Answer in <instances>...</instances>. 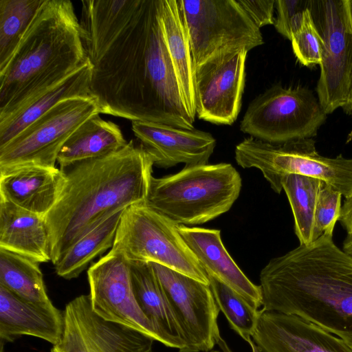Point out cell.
Segmentation results:
<instances>
[{"mask_svg":"<svg viewBox=\"0 0 352 352\" xmlns=\"http://www.w3.org/2000/svg\"><path fill=\"white\" fill-rule=\"evenodd\" d=\"M162 1H81L90 96L100 113L192 130L165 41Z\"/></svg>","mask_w":352,"mask_h":352,"instance_id":"cell-1","label":"cell"},{"mask_svg":"<svg viewBox=\"0 0 352 352\" xmlns=\"http://www.w3.org/2000/svg\"><path fill=\"white\" fill-rule=\"evenodd\" d=\"M153 166L151 154L131 140L118 151L63 169L60 195L45 217L53 265L107 218L144 204Z\"/></svg>","mask_w":352,"mask_h":352,"instance_id":"cell-2","label":"cell"},{"mask_svg":"<svg viewBox=\"0 0 352 352\" xmlns=\"http://www.w3.org/2000/svg\"><path fill=\"white\" fill-rule=\"evenodd\" d=\"M263 309L309 321L352 344V256L322 235L260 273Z\"/></svg>","mask_w":352,"mask_h":352,"instance_id":"cell-3","label":"cell"},{"mask_svg":"<svg viewBox=\"0 0 352 352\" xmlns=\"http://www.w3.org/2000/svg\"><path fill=\"white\" fill-rule=\"evenodd\" d=\"M86 56L69 0H44L0 71V122L81 67Z\"/></svg>","mask_w":352,"mask_h":352,"instance_id":"cell-4","label":"cell"},{"mask_svg":"<svg viewBox=\"0 0 352 352\" xmlns=\"http://www.w3.org/2000/svg\"><path fill=\"white\" fill-rule=\"evenodd\" d=\"M241 188V176L230 164L184 166L153 176L144 204L177 225H199L228 212Z\"/></svg>","mask_w":352,"mask_h":352,"instance_id":"cell-5","label":"cell"},{"mask_svg":"<svg viewBox=\"0 0 352 352\" xmlns=\"http://www.w3.org/2000/svg\"><path fill=\"white\" fill-rule=\"evenodd\" d=\"M234 153L238 165L258 169L276 193L283 190L286 176L299 175L327 183L345 198L352 195V159L320 155L312 138L271 144L250 137L236 145Z\"/></svg>","mask_w":352,"mask_h":352,"instance_id":"cell-6","label":"cell"},{"mask_svg":"<svg viewBox=\"0 0 352 352\" xmlns=\"http://www.w3.org/2000/svg\"><path fill=\"white\" fill-rule=\"evenodd\" d=\"M110 251L129 263H157L210 285L177 225L144 204L124 209Z\"/></svg>","mask_w":352,"mask_h":352,"instance_id":"cell-7","label":"cell"},{"mask_svg":"<svg viewBox=\"0 0 352 352\" xmlns=\"http://www.w3.org/2000/svg\"><path fill=\"white\" fill-rule=\"evenodd\" d=\"M194 70L206 62L263 44L261 30L237 0H177Z\"/></svg>","mask_w":352,"mask_h":352,"instance_id":"cell-8","label":"cell"},{"mask_svg":"<svg viewBox=\"0 0 352 352\" xmlns=\"http://www.w3.org/2000/svg\"><path fill=\"white\" fill-rule=\"evenodd\" d=\"M326 118L311 90L275 85L250 103L240 130L265 142L283 144L316 136Z\"/></svg>","mask_w":352,"mask_h":352,"instance_id":"cell-9","label":"cell"},{"mask_svg":"<svg viewBox=\"0 0 352 352\" xmlns=\"http://www.w3.org/2000/svg\"><path fill=\"white\" fill-rule=\"evenodd\" d=\"M309 9L322 39L316 91L327 115L342 107L352 91V22L347 0H311Z\"/></svg>","mask_w":352,"mask_h":352,"instance_id":"cell-10","label":"cell"},{"mask_svg":"<svg viewBox=\"0 0 352 352\" xmlns=\"http://www.w3.org/2000/svg\"><path fill=\"white\" fill-rule=\"evenodd\" d=\"M97 113L99 107L91 96L60 102L0 148V170L29 165L55 167L67 139Z\"/></svg>","mask_w":352,"mask_h":352,"instance_id":"cell-11","label":"cell"},{"mask_svg":"<svg viewBox=\"0 0 352 352\" xmlns=\"http://www.w3.org/2000/svg\"><path fill=\"white\" fill-rule=\"evenodd\" d=\"M149 263L182 334L185 344L182 352L212 350L221 337L218 326L220 310L210 285L161 265Z\"/></svg>","mask_w":352,"mask_h":352,"instance_id":"cell-12","label":"cell"},{"mask_svg":"<svg viewBox=\"0 0 352 352\" xmlns=\"http://www.w3.org/2000/svg\"><path fill=\"white\" fill-rule=\"evenodd\" d=\"M63 314V334L51 352H153L154 338L99 316L89 295L74 298Z\"/></svg>","mask_w":352,"mask_h":352,"instance_id":"cell-13","label":"cell"},{"mask_svg":"<svg viewBox=\"0 0 352 352\" xmlns=\"http://www.w3.org/2000/svg\"><path fill=\"white\" fill-rule=\"evenodd\" d=\"M93 311L103 319L146 334L158 342L133 291L129 263L109 251L87 271Z\"/></svg>","mask_w":352,"mask_h":352,"instance_id":"cell-14","label":"cell"},{"mask_svg":"<svg viewBox=\"0 0 352 352\" xmlns=\"http://www.w3.org/2000/svg\"><path fill=\"white\" fill-rule=\"evenodd\" d=\"M248 51L239 50L194 70L196 115L215 124L231 125L241 110Z\"/></svg>","mask_w":352,"mask_h":352,"instance_id":"cell-15","label":"cell"},{"mask_svg":"<svg viewBox=\"0 0 352 352\" xmlns=\"http://www.w3.org/2000/svg\"><path fill=\"white\" fill-rule=\"evenodd\" d=\"M252 338L259 352H352V344L309 321L263 309Z\"/></svg>","mask_w":352,"mask_h":352,"instance_id":"cell-16","label":"cell"},{"mask_svg":"<svg viewBox=\"0 0 352 352\" xmlns=\"http://www.w3.org/2000/svg\"><path fill=\"white\" fill-rule=\"evenodd\" d=\"M132 131L140 144L151 154L154 165L170 168L207 164L216 146L208 132L180 129L165 124L133 121Z\"/></svg>","mask_w":352,"mask_h":352,"instance_id":"cell-17","label":"cell"},{"mask_svg":"<svg viewBox=\"0 0 352 352\" xmlns=\"http://www.w3.org/2000/svg\"><path fill=\"white\" fill-rule=\"evenodd\" d=\"M177 230L208 276L231 287L258 310L263 300L260 286L250 281L232 258L219 230L177 225Z\"/></svg>","mask_w":352,"mask_h":352,"instance_id":"cell-18","label":"cell"},{"mask_svg":"<svg viewBox=\"0 0 352 352\" xmlns=\"http://www.w3.org/2000/svg\"><path fill=\"white\" fill-rule=\"evenodd\" d=\"M64 177V171L56 166L0 170V199L45 217L56 203Z\"/></svg>","mask_w":352,"mask_h":352,"instance_id":"cell-19","label":"cell"},{"mask_svg":"<svg viewBox=\"0 0 352 352\" xmlns=\"http://www.w3.org/2000/svg\"><path fill=\"white\" fill-rule=\"evenodd\" d=\"M63 327V311L52 302L29 301L0 285L1 341L10 342L25 335L54 345L60 340Z\"/></svg>","mask_w":352,"mask_h":352,"instance_id":"cell-20","label":"cell"},{"mask_svg":"<svg viewBox=\"0 0 352 352\" xmlns=\"http://www.w3.org/2000/svg\"><path fill=\"white\" fill-rule=\"evenodd\" d=\"M0 248L39 263L51 262L45 217L0 199Z\"/></svg>","mask_w":352,"mask_h":352,"instance_id":"cell-21","label":"cell"},{"mask_svg":"<svg viewBox=\"0 0 352 352\" xmlns=\"http://www.w3.org/2000/svg\"><path fill=\"white\" fill-rule=\"evenodd\" d=\"M129 265L136 300L157 333L158 342L182 352L185 346L182 334L151 263Z\"/></svg>","mask_w":352,"mask_h":352,"instance_id":"cell-22","label":"cell"},{"mask_svg":"<svg viewBox=\"0 0 352 352\" xmlns=\"http://www.w3.org/2000/svg\"><path fill=\"white\" fill-rule=\"evenodd\" d=\"M91 74L92 66L87 59L75 72L0 122V148L60 102L76 97L91 96Z\"/></svg>","mask_w":352,"mask_h":352,"instance_id":"cell-23","label":"cell"},{"mask_svg":"<svg viewBox=\"0 0 352 352\" xmlns=\"http://www.w3.org/2000/svg\"><path fill=\"white\" fill-rule=\"evenodd\" d=\"M127 143L118 124L103 120L97 113L67 139L58 153L57 162L63 170L80 162L108 155Z\"/></svg>","mask_w":352,"mask_h":352,"instance_id":"cell-24","label":"cell"},{"mask_svg":"<svg viewBox=\"0 0 352 352\" xmlns=\"http://www.w3.org/2000/svg\"><path fill=\"white\" fill-rule=\"evenodd\" d=\"M162 23L165 41L186 107L196 116L195 76L190 41L177 0L162 1Z\"/></svg>","mask_w":352,"mask_h":352,"instance_id":"cell-25","label":"cell"},{"mask_svg":"<svg viewBox=\"0 0 352 352\" xmlns=\"http://www.w3.org/2000/svg\"><path fill=\"white\" fill-rule=\"evenodd\" d=\"M124 210L107 218L70 247L54 265L56 273L67 280L77 278L94 258L111 249Z\"/></svg>","mask_w":352,"mask_h":352,"instance_id":"cell-26","label":"cell"},{"mask_svg":"<svg viewBox=\"0 0 352 352\" xmlns=\"http://www.w3.org/2000/svg\"><path fill=\"white\" fill-rule=\"evenodd\" d=\"M0 285L29 301L51 302L39 263L1 248Z\"/></svg>","mask_w":352,"mask_h":352,"instance_id":"cell-27","label":"cell"},{"mask_svg":"<svg viewBox=\"0 0 352 352\" xmlns=\"http://www.w3.org/2000/svg\"><path fill=\"white\" fill-rule=\"evenodd\" d=\"M322 181L316 178L289 175L282 183L289 202L294 231L300 245L313 242L316 208Z\"/></svg>","mask_w":352,"mask_h":352,"instance_id":"cell-28","label":"cell"},{"mask_svg":"<svg viewBox=\"0 0 352 352\" xmlns=\"http://www.w3.org/2000/svg\"><path fill=\"white\" fill-rule=\"evenodd\" d=\"M44 0H0V71L8 64Z\"/></svg>","mask_w":352,"mask_h":352,"instance_id":"cell-29","label":"cell"},{"mask_svg":"<svg viewBox=\"0 0 352 352\" xmlns=\"http://www.w3.org/2000/svg\"><path fill=\"white\" fill-rule=\"evenodd\" d=\"M210 287L220 311L229 325L248 342L254 331L258 311L239 294L214 277L208 276Z\"/></svg>","mask_w":352,"mask_h":352,"instance_id":"cell-30","label":"cell"},{"mask_svg":"<svg viewBox=\"0 0 352 352\" xmlns=\"http://www.w3.org/2000/svg\"><path fill=\"white\" fill-rule=\"evenodd\" d=\"M291 42L294 54L301 65L306 67L320 65L322 39L309 7L305 12L300 29L294 34Z\"/></svg>","mask_w":352,"mask_h":352,"instance_id":"cell-31","label":"cell"},{"mask_svg":"<svg viewBox=\"0 0 352 352\" xmlns=\"http://www.w3.org/2000/svg\"><path fill=\"white\" fill-rule=\"evenodd\" d=\"M342 194L322 181L315 212L313 241L322 235L333 236L341 213Z\"/></svg>","mask_w":352,"mask_h":352,"instance_id":"cell-32","label":"cell"},{"mask_svg":"<svg viewBox=\"0 0 352 352\" xmlns=\"http://www.w3.org/2000/svg\"><path fill=\"white\" fill-rule=\"evenodd\" d=\"M309 1L275 0L277 12L274 25L276 31L291 41L300 29Z\"/></svg>","mask_w":352,"mask_h":352,"instance_id":"cell-33","label":"cell"},{"mask_svg":"<svg viewBox=\"0 0 352 352\" xmlns=\"http://www.w3.org/2000/svg\"><path fill=\"white\" fill-rule=\"evenodd\" d=\"M253 23L260 29L274 25L275 0H237Z\"/></svg>","mask_w":352,"mask_h":352,"instance_id":"cell-34","label":"cell"},{"mask_svg":"<svg viewBox=\"0 0 352 352\" xmlns=\"http://www.w3.org/2000/svg\"><path fill=\"white\" fill-rule=\"evenodd\" d=\"M338 221L346 230L347 234L352 232V195L345 198L341 208V213Z\"/></svg>","mask_w":352,"mask_h":352,"instance_id":"cell-35","label":"cell"},{"mask_svg":"<svg viewBox=\"0 0 352 352\" xmlns=\"http://www.w3.org/2000/svg\"><path fill=\"white\" fill-rule=\"evenodd\" d=\"M342 250L348 254L352 256V232L346 234L343 241Z\"/></svg>","mask_w":352,"mask_h":352,"instance_id":"cell-36","label":"cell"},{"mask_svg":"<svg viewBox=\"0 0 352 352\" xmlns=\"http://www.w3.org/2000/svg\"><path fill=\"white\" fill-rule=\"evenodd\" d=\"M343 110L352 116V91L346 102L342 107Z\"/></svg>","mask_w":352,"mask_h":352,"instance_id":"cell-37","label":"cell"},{"mask_svg":"<svg viewBox=\"0 0 352 352\" xmlns=\"http://www.w3.org/2000/svg\"><path fill=\"white\" fill-rule=\"evenodd\" d=\"M217 344L220 346L223 352H232L222 338L219 340Z\"/></svg>","mask_w":352,"mask_h":352,"instance_id":"cell-38","label":"cell"},{"mask_svg":"<svg viewBox=\"0 0 352 352\" xmlns=\"http://www.w3.org/2000/svg\"><path fill=\"white\" fill-rule=\"evenodd\" d=\"M347 1H348L349 14H350L351 20L352 22V0H347Z\"/></svg>","mask_w":352,"mask_h":352,"instance_id":"cell-39","label":"cell"},{"mask_svg":"<svg viewBox=\"0 0 352 352\" xmlns=\"http://www.w3.org/2000/svg\"><path fill=\"white\" fill-rule=\"evenodd\" d=\"M214 352H219V351H214Z\"/></svg>","mask_w":352,"mask_h":352,"instance_id":"cell-40","label":"cell"}]
</instances>
